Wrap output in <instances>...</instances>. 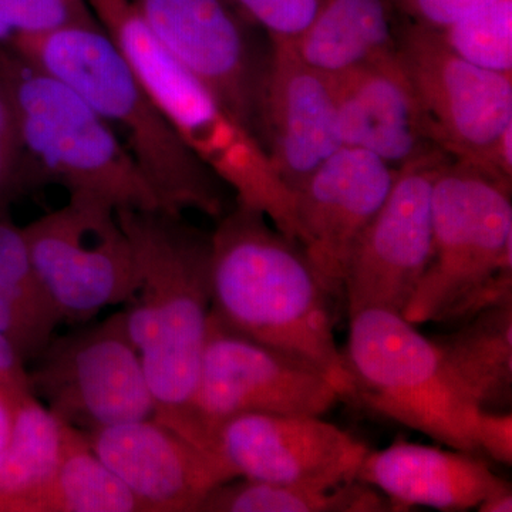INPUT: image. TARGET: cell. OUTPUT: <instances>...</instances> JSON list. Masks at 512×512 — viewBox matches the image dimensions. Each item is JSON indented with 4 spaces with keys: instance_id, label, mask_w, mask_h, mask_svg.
Returning a JSON list of instances; mask_svg holds the SVG:
<instances>
[{
    "instance_id": "cell-1",
    "label": "cell",
    "mask_w": 512,
    "mask_h": 512,
    "mask_svg": "<svg viewBox=\"0 0 512 512\" xmlns=\"http://www.w3.org/2000/svg\"><path fill=\"white\" fill-rule=\"evenodd\" d=\"M336 296L298 241L235 201L211 232V316L225 328L352 384L336 345Z\"/></svg>"
},
{
    "instance_id": "cell-2",
    "label": "cell",
    "mask_w": 512,
    "mask_h": 512,
    "mask_svg": "<svg viewBox=\"0 0 512 512\" xmlns=\"http://www.w3.org/2000/svg\"><path fill=\"white\" fill-rule=\"evenodd\" d=\"M117 218L136 255L137 288L123 312L156 402L154 419L191 440L211 313V234L163 210H120Z\"/></svg>"
},
{
    "instance_id": "cell-3",
    "label": "cell",
    "mask_w": 512,
    "mask_h": 512,
    "mask_svg": "<svg viewBox=\"0 0 512 512\" xmlns=\"http://www.w3.org/2000/svg\"><path fill=\"white\" fill-rule=\"evenodd\" d=\"M10 47L89 101L126 147L161 210H192L217 221L228 211L227 184L178 136L99 20Z\"/></svg>"
},
{
    "instance_id": "cell-4",
    "label": "cell",
    "mask_w": 512,
    "mask_h": 512,
    "mask_svg": "<svg viewBox=\"0 0 512 512\" xmlns=\"http://www.w3.org/2000/svg\"><path fill=\"white\" fill-rule=\"evenodd\" d=\"M184 143L235 192L298 241L295 197L264 147L207 83L154 37L130 0H86Z\"/></svg>"
},
{
    "instance_id": "cell-5",
    "label": "cell",
    "mask_w": 512,
    "mask_h": 512,
    "mask_svg": "<svg viewBox=\"0 0 512 512\" xmlns=\"http://www.w3.org/2000/svg\"><path fill=\"white\" fill-rule=\"evenodd\" d=\"M0 82L12 103L30 187L114 210H161L154 191L109 124L82 94L18 50L0 46Z\"/></svg>"
},
{
    "instance_id": "cell-6",
    "label": "cell",
    "mask_w": 512,
    "mask_h": 512,
    "mask_svg": "<svg viewBox=\"0 0 512 512\" xmlns=\"http://www.w3.org/2000/svg\"><path fill=\"white\" fill-rule=\"evenodd\" d=\"M480 168L450 160L431 195L433 249L403 318L464 323L512 302V198Z\"/></svg>"
},
{
    "instance_id": "cell-7",
    "label": "cell",
    "mask_w": 512,
    "mask_h": 512,
    "mask_svg": "<svg viewBox=\"0 0 512 512\" xmlns=\"http://www.w3.org/2000/svg\"><path fill=\"white\" fill-rule=\"evenodd\" d=\"M349 318L342 352L352 384L349 397L453 450L476 453L481 409L436 343L399 313L365 309Z\"/></svg>"
},
{
    "instance_id": "cell-8",
    "label": "cell",
    "mask_w": 512,
    "mask_h": 512,
    "mask_svg": "<svg viewBox=\"0 0 512 512\" xmlns=\"http://www.w3.org/2000/svg\"><path fill=\"white\" fill-rule=\"evenodd\" d=\"M396 52L436 146L512 188V76L466 62L402 16Z\"/></svg>"
},
{
    "instance_id": "cell-9",
    "label": "cell",
    "mask_w": 512,
    "mask_h": 512,
    "mask_svg": "<svg viewBox=\"0 0 512 512\" xmlns=\"http://www.w3.org/2000/svg\"><path fill=\"white\" fill-rule=\"evenodd\" d=\"M30 392L57 419L96 431L150 419L156 402L143 360L120 311L53 336L28 367Z\"/></svg>"
},
{
    "instance_id": "cell-10",
    "label": "cell",
    "mask_w": 512,
    "mask_h": 512,
    "mask_svg": "<svg viewBox=\"0 0 512 512\" xmlns=\"http://www.w3.org/2000/svg\"><path fill=\"white\" fill-rule=\"evenodd\" d=\"M23 229L37 279L63 323H90L133 298L136 255L110 205L69 197Z\"/></svg>"
},
{
    "instance_id": "cell-11",
    "label": "cell",
    "mask_w": 512,
    "mask_h": 512,
    "mask_svg": "<svg viewBox=\"0 0 512 512\" xmlns=\"http://www.w3.org/2000/svg\"><path fill=\"white\" fill-rule=\"evenodd\" d=\"M340 399L325 373L232 332L210 313L191 407V440L198 446L212 450L218 427L241 414L322 417Z\"/></svg>"
},
{
    "instance_id": "cell-12",
    "label": "cell",
    "mask_w": 512,
    "mask_h": 512,
    "mask_svg": "<svg viewBox=\"0 0 512 512\" xmlns=\"http://www.w3.org/2000/svg\"><path fill=\"white\" fill-rule=\"evenodd\" d=\"M147 28L264 147L272 45L229 0H130ZM265 150V148H264Z\"/></svg>"
},
{
    "instance_id": "cell-13",
    "label": "cell",
    "mask_w": 512,
    "mask_h": 512,
    "mask_svg": "<svg viewBox=\"0 0 512 512\" xmlns=\"http://www.w3.org/2000/svg\"><path fill=\"white\" fill-rule=\"evenodd\" d=\"M437 150L399 168L383 207L357 242L343 282L349 316L365 309L403 315L433 249L431 195L450 160Z\"/></svg>"
},
{
    "instance_id": "cell-14",
    "label": "cell",
    "mask_w": 512,
    "mask_h": 512,
    "mask_svg": "<svg viewBox=\"0 0 512 512\" xmlns=\"http://www.w3.org/2000/svg\"><path fill=\"white\" fill-rule=\"evenodd\" d=\"M212 450L237 477L336 487L356 480L370 448L320 416L249 413L224 421Z\"/></svg>"
},
{
    "instance_id": "cell-15",
    "label": "cell",
    "mask_w": 512,
    "mask_h": 512,
    "mask_svg": "<svg viewBox=\"0 0 512 512\" xmlns=\"http://www.w3.org/2000/svg\"><path fill=\"white\" fill-rule=\"evenodd\" d=\"M397 174L399 168L370 151L342 147L295 194L298 242L338 299L357 242L389 197Z\"/></svg>"
},
{
    "instance_id": "cell-16",
    "label": "cell",
    "mask_w": 512,
    "mask_h": 512,
    "mask_svg": "<svg viewBox=\"0 0 512 512\" xmlns=\"http://www.w3.org/2000/svg\"><path fill=\"white\" fill-rule=\"evenodd\" d=\"M84 434L144 512H198L214 488L238 478L217 451L154 417Z\"/></svg>"
},
{
    "instance_id": "cell-17",
    "label": "cell",
    "mask_w": 512,
    "mask_h": 512,
    "mask_svg": "<svg viewBox=\"0 0 512 512\" xmlns=\"http://www.w3.org/2000/svg\"><path fill=\"white\" fill-rule=\"evenodd\" d=\"M271 45L264 148L295 197L343 147L338 107L328 76L303 62L291 43L271 40Z\"/></svg>"
},
{
    "instance_id": "cell-18",
    "label": "cell",
    "mask_w": 512,
    "mask_h": 512,
    "mask_svg": "<svg viewBox=\"0 0 512 512\" xmlns=\"http://www.w3.org/2000/svg\"><path fill=\"white\" fill-rule=\"evenodd\" d=\"M329 79L343 147L363 148L393 168L440 150L397 52Z\"/></svg>"
},
{
    "instance_id": "cell-19",
    "label": "cell",
    "mask_w": 512,
    "mask_h": 512,
    "mask_svg": "<svg viewBox=\"0 0 512 512\" xmlns=\"http://www.w3.org/2000/svg\"><path fill=\"white\" fill-rule=\"evenodd\" d=\"M356 480L379 490L396 511L410 507L473 510L508 484L471 453L403 440L382 450L367 451Z\"/></svg>"
},
{
    "instance_id": "cell-20",
    "label": "cell",
    "mask_w": 512,
    "mask_h": 512,
    "mask_svg": "<svg viewBox=\"0 0 512 512\" xmlns=\"http://www.w3.org/2000/svg\"><path fill=\"white\" fill-rule=\"evenodd\" d=\"M390 0H325L311 26L291 43L303 62L338 76L397 50V19Z\"/></svg>"
},
{
    "instance_id": "cell-21",
    "label": "cell",
    "mask_w": 512,
    "mask_h": 512,
    "mask_svg": "<svg viewBox=\"0 0 512 512\" xmlns=\"http://www.w3.org/2000/svg\"><path fill=\"white\" fill-rule=\"evenodd\" d=\"M444 362L485 412L512 404V302L494 306L433 338Z\"/></svg>"
},
{
    "instance_id": "cell-22",
    "label": "cell",
    "mask_w": 512,
    "mask_h": 512,
    "mask_svg": "<svg viewBox=\"0 0 512 512\" xmlns=\"http://www.w3.org/2000/svg\"><path fill=\"white\" fill-rule=\"evenodd\" d=\"M5 512H144L133 493L73 427L60 463L42 484L13 500Z\"/></svg>"
},
{
    "instance_id": "cell-23",
    "label": "cell",
    "mask_w": 512,
    "mask_h": 512,
    "mask_svg": "<svg viewBox=\"0 0 512 512\" xmlns=\"http://www.w3.org/2000/svg\"><path fill=\"white\" fill-rule=\"evenodd\" d=\"M393 504L359 480L336 487L278 484L238 477L218 485L198 512H386Z\"/></svg>"
},
{
    "instance_id": "cell-24",
    "label": "cell",
    "mask_w": 512,
    "mask_h": 512,
    "mask_svg": "<svg viewBox=\"0 0 512 512\" xmlns=\"http://www.w3.org/2000/svg\"><path fill=\"white\" fill-rule=\"evenodd\" d=\"M72 431L35 394L20 396L8 447L0 457V512L49 477L62 460Z\"/></svg>"
},
{
    "instance_id": "cell-25",
    "label": "cell",
    "mask_w": 512,
    "mask_h": 512,
    "mask_svg": "<svg viewBox=\"0 0 512 512\" xmlns=\"http://www.w3.org/2000/svg\"><path fill=\"white\" fill-rule=\"evenodd\" d=\"M436 32L466 62L512 76V0H493Z\"/></svg>"
},
{
    "instance_id": "cell-26",
    "label": "cell",
    "mask_w": 512,
    "mask_h": 512,
    "mask_svg": "<svg viewBox=\"0 0 512 512\" xmlns=\"http://www.w3.org/2000/svg\"><path fill=\"white\" fill-rule=\"evenodd\" d=\"M63 323L46 295L0 296V335L30 365Z\"/></svg>"
},
{
    "instance_id": "cell-27",
    "label": "cell",
    "mask_w": 512,
    "mask_h": 512,
    "mask_svg": "<svg viewBox=\"0 0 512 512\" xmlns=\"http://www.w3.org/2000/svg\"><path fill=\"white\" fill-rule=\"evenodd\" d=\"M96 20L86 0H0V46Z\"/></svg>"
},
{
    "instance_id": "cell-28",
    "label": "cell",
    "mask_w": 512,
    "mask_h": 512,
    "mask_svg": "<svg viewBox=\"0 0 512 512\" xmlns=\"http://www.w3.org/2000/svg\"><path fill=\"white\" fill-rule=\"evenodd\" d=\"M248 22L276 42L295 43L325 0H229Z\"/></svg>"
},
{
    "instance_id": "cell-29",
    "label": "cell",
    "mask_w": 512,
    "mask_h": 512,
    "mask_svg": "<svg viewBox=\"0 0 512 512\" xmlns=\"http://www.w3.org/2000/svg\"><path fill=\"white\" fill-rule=\"evenodd\" d=\"M46 295L30 256L25 229L0 207V296ZM47 296V295H46Z\"/></svg>"
},
{
    "instance_id": "cell-30",
    "label": "cell",
    "mask_w": 512,
    "mask_h": 512,
    "mask_svg": "<svg viewBox=\"0 0 512 512\" xmlns=\"http://www.w3.org/2000/svg\"><path fill=\"white\" fill-rule=\"evenodd\" d=\"M32 190L18 124L5 86L0 82V207H10Z\"/></svg>"
},
{
    "instance_id": "cell-31",
    "label": "cell",
    "mask_w": 512,
    "mask_h": 512,
    "mask_svg": "<svg viewBox=\"0 0 512 512\" xmlns=\"http://www.w3.org/2000/svg\"><path fill=\"white\" fill-rule=\"evenodd\" d=\"M403 19L439 30L493 0H390Z\"/></svg>"
},
{
    "instance_id": "cell-32",
    "label": "cell",
    "mask_w": 512,
    "mask_h": 512,
    "mask_svg": "<svg viewBox=\"0 0 512 512\" xmlns=\"http://www.w3.org/2000/svg\"><path fill=\"white\" fill-rule=\"evenodd\" d=\"M478 450H483L498 463L512 464V414L485 412L478 414L476 426Z\"/></svg>"
},
{
    "instance_id": "cell-33",
    "label": "cell",
    "mask_w": 512,
    "mask_h": 512,
    "mask_svg": "<svg viewBox=\"0 0 512 512\" xmlns=\"http://www.w3.org/2000/svg\"><path fill=\"white\" fill-rule=\"evenodd\" d=\"M0 386L13 392H28V365L0 335Z\"/></svg>"
},
{
    "instance_id": "cell-34",
    "label": "cell",
    "mask_w": 512,
    "mask_h": 512,
    "mask_svg": "<svg viewBox=\"0 0 512 512\" xmlns=\"http://www.w3.org/2000/svg\"><path fill=\"white\" fill-rule=\"evenodd\" d=\"M23 393L26 392H13L8 387L0 386V457L3 456L6 447H8L13 424H15L16 412H18L19 399Z\"/></svg>"
},
{
    "instance_id": "cell-35",
    "label": "cell",
    "mask_w": 512,
    "mask_h": 512,
    "mask_svg": "<svg viewBox=\"0 0 512 512\" xmlns=\"http://www.w3.org/2000/svg\"><path fill=\"white\" fill-rule=\"evenodd\" d=\"M480 512H511L512 511V491L511 485H504L500 490L494 491L481 501L476 508Z\"/></svg>"
}]
</instances>
